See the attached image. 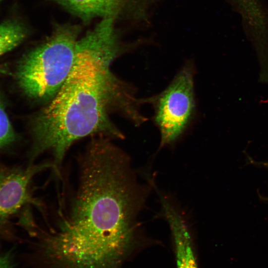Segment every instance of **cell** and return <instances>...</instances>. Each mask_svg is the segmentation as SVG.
<instances>
[{
	"mask_svg": "<svg viewBox=\"0 0 268 268\" xmlns=\"http://www.w3.org/2000/svg\"><path fill=\"white\" fill-rule=\"evenodd\" d=\"M107 139H94L82 155L70 214L43 241L55 267L118 268L141 226L155 183L139 179L129 156Z\"/></svg>",
	"mask_w": 268,
	"mask_h": 268,
	"instance_id": "1",
	"label": "cell"
},
{
	"mask_svg": "<svg viewBox=\"0 0 268 268\" xmlns=\"http://www.w3.org/2000/svg\"><path fill=\"white\" fill-rule=\"evenodd\" d=\"M121 51L116 31L107 23H97L78 39L69 74L50 103L33 119L30 160L51 151L58 169L70 145L80 138L94 134L124 138L111 121L110 112L131 122L138 120L141 112L133 87L111 70Z\"/></svg>",
	"mask_w": 268,
	"mask_h": 268,
	"instance_id": "2",
	"label": "cell"
},
{
	"mask_svg": "<svg viewBox=\"0 0 268 268\" xmlns=\"http://www.w3.org/2000/svg\"><path fill=\"white\" fill-rule=\"evenodd\" d=\"M80 31L77 25L57 24L49 36L21 58L15 76L27 96L44 101L57 93L73 66Z\"/></svg>",
	"mask_w": 268,
	"mask_h": 268,
	"instance_id": "3",
	"label": "cell"
},
{
	"mask_svg": "<svg viewBox=\"0 0 268 268\" xmlns=\"http://www.w3.org/2000/svg\"><path fill=\"white\" fill-rule=\"evenodd\" d=\"M195 67L191 62L184 65L168 85L161 92L140 99L154 110L153 120L160 136L159 149L172 145L188 129L196 112Z\"/></svg>",
	"mask_w": 268,
	"mask_h": 268,
	"instance_id": "4",
	"label": "cell"
},
{
	"mask_svg": "<svg viewBox=\"0 0 268 268\" xmlns=\"http://www.w3.org/2000/svg\"><path fill=\"white\" fill-rule=\"evenodd\" d=\"M55 167L53 163L46 162L23 170L5 167L0 163V229L5 227L10 219L27 202H35L28 191L32 177L45 169L55 170Z\"/></svg>",
	"mask_w": 268,
	"mask_h": 268,
	"instance_id": "5",
	"label": "cell"
},
{
	"mask_svg": "<svg viewBox=\"0 0 268 268\" xmlns=\"http://www.w3.org/2000/svg\"><path fill=\"white\" fill-rule=\"evenodd\" d=\"M84 22L95 18H117L130 0H52Z\"/></svg>",
	"mask_w": 268,
	"mask_h": 268,
	"instance_id": "6",
	"label": "cell"
},
{
	"mask_svg": "<svg viewBox=\"0 0 268 268\" xmlns=\"http://www.w3.org/2000/svg\"><path fill=\"white\" fill-rule=\"evenodd\" d=\"M175 248L177 268H198L193 240L188 224L179 212L169 213L166 218Z\"/></svg>",
	"mask_w": 268,
	"mask_h": 268,
	"instance_id": "7",
	"label": "cell"
},
{
	"mask_svg": "<svg viewBox=\"0 0 268 268\" xmlns=\"http://www.w3.org/2000/svg\"><path fill=\"white\" fill-rule=\"evenodd\" d=\"M28 32L26 25L17 20H9L0 24V57L20 44Z\"/></svg>",
	"mask_w": 268,
	"mask_h": 268,
	"instance_id": "8",
	"label": "cell"
},
{
	"mask_svg": "<svg viewBox=\"0 0 268 268\" xmlns=\"http://www.w3.org/2000/svg\"><path fill=\"white\" fill-rule=\"evenodd\" d=\"M16 135L0 97V150L11 145Z\"/></svg>",
	"mask_w": 268,
	"mask_h": 268,
	"instance_id": "9",
	"label": "cell"
},
{
	"mask_svg": "<svg viewBox=\"0 0 268 268\" xmlns=\"http://www.w3.org/2000/svg\"><path fill=\"white\" fill-rule=\"evenodd\" d=\"M12 254L10 252L0 254V268H13Z\"/></svg>",
	"mask_w": 268,
	"mask_h": 268,
	"instance_id": "10",
	"label": "cell"
},
{
	"mask_svg": "<svg viewBox=\"0 0 268 268\" xmlns=\"http://www.w3.org/2000/svg\"><path fill=\"white\" fill-rule=\"evenodd\" d=\"M8 74H9V70L6 65H0V75Z\"/></svg>",
	"mask_w": 268,
	"mask_h": 268,
	"instance_id": "11",
	"label": "cell"
},
{
	"mask_svg": "<svg viewBox=\"0 0 268 268\" xmlns=\"http://www.w3.org/2000/svg\"><path fill=\"white\" fill-rule=\"evenodd\" d=\"M3 0H0V4Z\"/></svg>",
	"mask_w": 268,
	"mask_h": 268,
	"instance_id": "12",
	"label": "cell"
}]
</instances>
